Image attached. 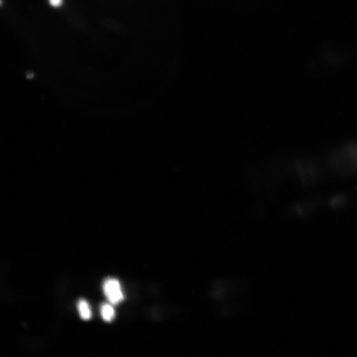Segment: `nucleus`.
<instances>
[{
    "mask_svg": "<svg viewBox=\"0 0 357 357\" xmlns=\"http://www.w3.org/2000/svg\"><path fill=\"white\" fill-rule=\"evenodd\" d=\"M104 293L112 304H117L121 302L124 296L119 282L115 278H108L105 279L103 284Z\"/></svg>",
    "mask_w": 357,
    "mask_h": 357,
    "instance_id": "f257e3e1",
    "label": "nucleus"
},
{
    "mask_svg": "<svg viewBox=\"0 0 357 357\" xmlns=\"http://www.w3.org/2000/svg\"><path fill=\"white\" fill-rule=\"evenodd\" d=\"M100 313L102 319L106 322L111 321L115 314L113 307L108 303H103L101 305Z\"/></svg>",
    "mask_w": 357,
    "mask_h": 357,
    "instance_id": "7ed1b4c3",
    "label": "nucleus"
},
{
    "mask_svg": "<svg viewBox=\"0 0 357 357\" xmlns=\"http://www.w3.org/2000/svg\"><path fill=\"white\" fill-rule=\"evenodd\" d=\"M49 2L52 6L58 7L62 5L63 0H49Z\"/></svg>",
    "mask_w": 357,
    "mask_h": 357,
    "instance_id": "20e7f679",
    "label": "nucleus"
},
{
    "mask_svg": "<svg viewBox=\"0 0 357 357\" xmlns=\"http://www.w3.org/2000/svg\"><path fill=\"white\" fill-rule=\"evenodd\" d=\"M77 308L80 317L84 320H88L91 317V311L88 303L84 299H80L77 303Z\"/></svg>",
    "mask_w": 357,
    "mask_h": 357,
    "instance_id": "f03ea898",
    "label": "nucleus"
}]
</instances>
